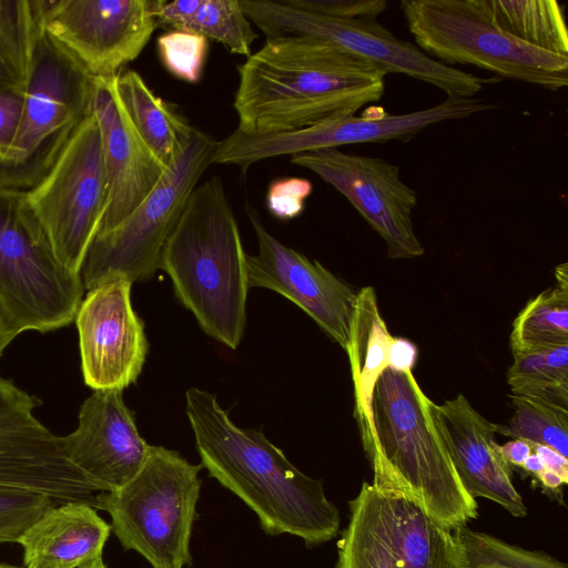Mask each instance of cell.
I'll return each instance as SVG.
<instances>
[{
	"mask_svg": "<svg viewBox=\"0 0 568 568\" xmlns=\"http://www.w3.org/2000/svg\"><path fill=\"white\" fill-rule=\"evenodd\" d=\"M237 130L280 133L354 113L384 94L386 73L329 42L306 36L266 39L237 67Z\"/></svg>",
	"mask_w": 568,
	"mask_h": 568,
	"instance_id": "1",
	"label": "cell"
},
{
	"mask_svg": "<svg viewBox=\"0 0 568 568\" xmlns=\"http://www.w3.org/2000/svg\"><path fill=\"white\" fill-rule=\"evenodd\" d=\"M185 413L201 465L255 513L264 532L308 546L337 536L339 511L322 481L296 468L262 432L236 426L213 394L196 387L185 393Z\"/></svg>",
	"mask_w": 568,
	"mask_h": 568,
	"instance_id": "2",
	"label": "cell"
},
{
	"mask_svg": "<svg viewBox=\"0 0 568 568\" xmlns=\"http://www.w3.org/2000/svg\"><path fill=\"white\" fill-rule=\"evenodd\" d=\"M432 405L412 371L387 367L373 394L375 436L364 449L378 493L410 498L453 531L477 518L478 506L455 470Z\"/></svg>",
	"mask_w": 568,
	"mask_h": 568,
	"instance_id": "3",
	"label": "cell"
},
{
	"mask_svg": "<svg viewBox=\"0 0 568 568\" xmlns=\"http://www.w3.org/2000/svg\"><path fill=\"white\" fill-rule=\"evenodd\" d=\"M245 258L223 183L211 176L193 190L163 248L161 268L203 331L232 349L246 324Z\"/></svg>",
	"mask_w": 568,
	"mask_h": 568,
	"instance_id": "4",
	"label": "cell"
},
{
	"mask_svg": "<svg viewBox=\"0 0 568 568\" xmlns=\"http://www.w3.org/2000/svg\"><path fill=\"white\" fill-rule=\"evenodd\" d=\"M202 468L175 450L151 446L134 477L97 494L94 508L111 516V530L122 547L139 552L152 568L190 567Z\"/></svg>",
	"mask_w": 568,
	"mask_h": 568,
	"instance_id": "5",
	"label": "cell"
},
{
	"mask_svg": "<svg viewBox=\"0 0 568 568\" xmlns=\"http://www.w3.org/2000/svg\"><path fill=\"white\" fill-rule=\"evenodd\" d=\"M94 77L44 30L33 42L21 121L0 159V185L29 191L50 171L73 133L92 113Z\"/></svg>",
	"mask_w": 568,
	"mask_h": 568,
	"instance_id": "6",
	"label": "cell"
},
{
	"mask_svg": "<svg viewBox=\"0 0 568 568\" xmlns=\"http://www.w3.org/2000/svg\"><path fill=\"white\" fill-rule=\"evenodd\" d=\"M84 292L58 258L28 197L0 185V310L17 335L68 326Z\"/></svg>",
	"mask_w": 568,
	"mask_h": 568,
	"instance_id": "7",
	"label": "cell"
},
{
	"mask_svg": "<svg viewBox=\"0 0 568 568\" xmlns=\"http://www.w3.org/2000/svg\"><path fill=\"white\" fill-rule=\"evenodd\" d=\"M399 8L415 44L445 65H474L550 91L568 84V55L513 38L476 0H402Z\"/></svg>",
	"mask_w": 568,
	"mask_h": 568,
	"instance_id": "8",
	"label": "cell"
},
{
	"mask_svg": "<svg viewBox=\"0 0 568 568\" xmlns=\"http://www.w3.org/2000/svg\"><path fill=\"white\" fill-rule=\"evenodd\" d=\"M216 141L195 129L186 148L164 175L119 225L98 233L81 267L84 290L104 283L150 280L161 268L163 248L206 169Z\"/></svg>",
	"mask_w": 568,
	"mask_h": 568,
	"instance_id": "9",
	"label": "cell"
},
{
	"mask_svg": "<svg viewBox=\"0 0 568 568\" xmlns=\"http://www.w3.org/2000/svg\"><path fill=\"white\" fill-rule=\"evenodd\" d=\"M246 17L266 39L306 36L329 42L387 73L426 82L446 95L473 98L498 78H481L445 65L402 40L376 19H339L294 8L283 0H240Z\"/></svg>",
	"mask_w": 568,
	"mask_h": 568,
	"instance_id": "10",
	"label": "cell"
},
{
	"mask_svg": "<svg viewBox=\"0 0 568 568\" xmlns=\"http://www.w3.org/2000/svg\"><path fill=\"white\" fill-rule=\"evenodd\" d=\"M29 201L61 263L81 275L108 199L101 135L93 113L84 119Z\"/></svg>",
	"mask_w": 568,
	"mask_h": 568,
	"instance_id": "11",
	"label": "cell"
},
{
	"mask_svg": "<svg viewBox=\"0 0 568 568\" xmlns=\"http://www.w3.org/2000/svg\"><path fill=\"white\" fill-rule=\"evenodd\" d=\"M497 108L477 98L447 95L440 103L419 111L390 115L355 116L326 121L280 133H245L235 129L216 142L213 163L237 165L243 173L260 161L357 143L408 142L423 129L459 120Z\"/></svg>",
	"mask_w": 568,
	"mask_h": 568,
	"instance_id": "12",
	"label": "cell"
},
{
	"mask_svg": "<svg viewBox=\"0 0 568 568\" xmlns=\"http://www.w3.org/2000/svg\"><path fill=\"white\" fill-rule=\"evenodd\" d=\"M159 0H44L42 26L94 78L118 75L158 28Z\"/></svg>",
	"mask_w": 568,
	"mask_h": 568,
	"instance_id": "13",
	"label": "cell"
},
{
	"mask_svg": "<svg viewBox=\"0 0 568 568\" xmlns=\"http://www.w3.org/2000/svg\"><path fill=\"white\" fill-rule=\"evenodd\" d=\"M40 400L0 376V485L42 493L57 504L94 507L101 493L67 458L62 437L34 415Z\"/></svg>",
	"mask_w": 568,
	"mask_h": 568,
	"instance_id": "14",
	"label": "cell"
},
{
	"mask_svg": "<svg viewBox=\"0 0 568 568\" xmlns=\"http://www.w3.org/2000/svg\"><path fill=\"white\" fill-rule=\"evenodd\" d=\"M291 163L314 172L345 196L385 241L389 258H413L424 253L412 222L417 194L402 181L397 165L338 148L294 154Z\"/></svg>",
	"mask_w": 568,
	"mask_h": 568,
	"instance_id": "15",
	"label": "cell"
},
{
	"mask_svg": "<svg viewBox=\"0 0 568 568\" xmlns=\"http://www.w3.org/2000/svg\"><path fill=\"white\" fill-rule=\"evenodd\" d=\"M245 211L258 245L257 254L245 258L248 288H267L292 301L346 351L358 291L320 262L281 243L250 203Z\"/></svg>",
	"mask_w": 568,
	"mask_h": 568,
	"instance_id": "16",
	"label": "cell"
},
{
	"mask_svg": "<svg viewBox=\"0 0 568 568\" xmlns=\"http://www.w3.org/2000/svg\"><path fill=\"white\" fill-rule=\"evenodd\" d=\"M132 283L116 280L88 291L74 322L81 368L93 390H122L133 384L145 362L144 323L131 303Z\"/></svg>",
	"mask_w": 568,
	"mask_h": 568,
	"instance_id": "17",
	"label": "cell"
},
{
	"mask_svg": "<svg viewBox=\"0 0 568 568\" xmlns=\"http://www.w3.org/2000/svg\"><path fill=\"white\" fill-rule=\"evenodd\" d=\"M61 437L67 458L100 491L115 490L131 480L151 449L122 390H94L80 407L75 429Z\"/></svg>",
	"mask_w": 568,
	"mask_h": 568,
	"instance_id": "18",
	"label": "cell"
},
{
	"mask_svg": "<svg viewBox=\"0 0 568 568\" xmlns=\"http://www.w3.org/2000/svg\"><path fill=\"white\" fill-rule=\"evenodd\" d=\"M114 78H94L92 113L100 130L108 184L98 233L125 220L168 170L134 129L115 91Z\"/></svg>",
	"mask_w": 568,
	"mask_h": 568,
	"instance_id": "19",
	"label": "cell"
},
{
	"mask_svg": "<svg viewBox=\"0 0 568 568\" xmlns=\"http://www.w3.org/2000/svg\"><path fill=\"white\" fill-rule=\"evenodd\" d=\"M432 410L467 493L474 498L493 500L515 517H525L527 508L513 483L511 467L495 440L494 423L480 415L463 394L440 405L433 402Z\"/></svg>",
	"mask_w": 568,
	"mask_h": 568,
	"instance_id": "20",
	"label": "cell"
},
{
	"mask_svg": "<svg viewBox=\"0 0 568 568\" xmlns=\"http://www.w3.org/2000/svg\"><path fill=\"white\" fill-rule=\"evenodd\" d=\"M109 525L80 501L55 504L22 534L24 568H80L102 557Z\"/></svg>",
	"mask_w": 568,
	"mask_h": 568,
	"instance_id": "21",
	"label": "cell"
},
{
	"mask_svg": "<svg viewBox=\"0 0 568 568\" xmlns=\"http://www.w3.org/2000/svg\"><path fill=\"white\" fill-rule=\"evenodd\" d=\"M379 495L393 568H462L452 530L408 497Z\"/></svg>",
	"mask_w": 568,
	"mask_h": 568,
	"instance_id": "22",
	"label": "cell"
},
{
	"mask_svg": "<svg viewBox=\"0 0 568 568\" xmlns=\"http://www.w3.org/2000/svg\"><path fill=\"white\" fill-rule=\"evenodd\" d=\"M393 336L381 315L372 286L357 293L355 313L347 349L354 386L355 418L363 447L375 436L372 402L375 386L388 367V351Z\"/></svg>",
	"mask_w": 568,
	"mask_h": 568,
	"instance_id": "23",
	"label": "cell"
},
{
	"mask_svg": "<svg viewBox=\"0 0 568 568\" xmlns=\"http://www.w3.org/2000/svg\"><path fill=\"white\" fill-rule=\"evenodd\" d=\"M114 85L134 129L159 161L169 168L182 154L195 128L155 95L136 71H121L114 78Z\"/></svg>",
	"mask_w": 568,
	"mask_h": 568,
	"instance_id": "24",
	"label": "cell"
},
{
	"mask_svg": "<svg viewBox=\"0 0 568 568\" xmlns=\"http://www.w3.org/2000/svg\"><path fill=\"white\" fill-rule=\"evenodd\" d=\"M489 20L513 38L554 54L568 55V31L555 0H476Z\"/></svg>",
	"mask_w": 568,
	"mask_h": 568,
	"instance_id": "25",
	"label": "cell"
},
{
	"mask_svg": "<svg viewBox=\"0 0 568 568\" xmlns=\"http://www.w3.org/2000/svg\"><path fill=\"white\" fill-rule=\"evenodd\" d=\"M351 517L338 542L337 568H393L381 495L364 481L349 503Z\"/></svg>",
	"mask_w": 568,
	"mask_h": 568,
	"instance_id": "26",
	"label": "cell"
},
{
	"mask_svg": "<svg viewBox=\"0 0 568 568\" xmlns=\"http://www.w3.org/2000/svg\"><path fill=\"white\" fill-rule=\"evenodd\" d=\"M44 0H0V90L24 91Z\"/></svg>",
	"mask_w": 568,
	"mask_h": 568,
	"instance_id": "27",
	"label": "cell"
},
{
	"mask_svg": "<svg viewBox=\"0 0 568 568\" xmlns=\"http://www.w3.org/2000/svg\"><path fill=\"white\" fill-rule=\"evenodd\" d=\"M513 354L568 345V282L531 298L513 322Z\"/></svg>",
	"mask_w": 568,
	"mask_h": 568,
	"instance_id": "28",
	"label": "cell"
},
{
	"mask_svg": "<svg viewBox=\"0 0 568 568\" xmlns=\"http://www.w3.org/2000/svg\"><path fill=\"white\" fill-rule=\"evenodd\" d=\"M506 377L513 395L568 409V345L514 355Z\"/></svg>",
	"mask_w": 568,
	"mask_h": 568,
	"instance_id": "29",
	"label": "cell"
},
{
	"mask_svg": "<svg viewBox=\"0 0 568 568\" xmlns=\"http://www.w3.org/2000/svg\"><path fill=\"white\" fill-rule=\"evenodd\" d=\"M513 415L506 424H494L496 433L532 445L550 447L568 458V409L526 396L510 395Z\"/></svg>",
	"mask_w": 568,
	"mask_h": 568,
	"instance_id": "30",
	"label": "cell"
},
{
	"mask_svg": "<svg viewBox=\"0 0 568 568\" xmlns=\"http://www.w3.org/2000/svg\"><path fill=\"white\" fill-rule=\"evenodd\" d=\"M452 532L460 549L462 568H568L545 552L510 545L467 525Z\"/></svg>",
	"mask_w": 568,
	"mask_h": 568,
	"instance_id": "31",
	"label": "cell"
},
{
	"mask_svg": "<svg viewBox=\"0 0 568 568\" xmlns=\"http://www.w3.org/2000/svg\"><path fill=\"white\" fill-rule=\"evenodd\" d=\"M186 32L217 41L232 53L246 58L258 37L240 0H202Z\"/></svg>",
	"mask_w": 568,
	"mask_h": 568,
	"instance_id": "32",
	"label": "cell"
},
{
	"mask_svg": "<svg viewBox=\"0 0 568 568\" xmlns=\"http://www.w3.org/2000/svg\"><path fill=\"white\" fill-rule=\"evenodd\" d=\"M55 504L42 493L0 485V544H18L28 527Z\"/></svg>",
	"mask_w": 568,
	"mask_h": 568,
	"instance_id": "33",
	"label": "cell"
},
{
	"mask_svg": "<svg viewBox=\"0 0 568 568\" xmlns=\"http://www.w3.org/2000/svg\"><path fill=\"white\" fill-rule=\"evenodd\" d=\"M164 68L187 83L200 81L209 51L207 39L193 32L171 30L158 38Z\"/></svg>",
	"mask_w": 568,
	"mask_h": 568,
	"instance_id": "34",
	"label": "cell"
},
{
	"mask_svg": "<svg viewBox=\"0 0 568 568\" xmlns=\"http://www.w3.org/2000/svg\"><path fill=\"white\" fill-rule=\"evenodd\" d=\"M312 183L303 178H281L271 182L266 193L270 213L281 220L294 219L302 213Z\"/></svg>",
	"mask_w": 568,
	"mask_h": 568,
	"instance_id": "35",
	"label": "cell"
},
{
	"mask_svg": "<svg viewBox=\"0 0 568 568\" xmlns=\"http://www.w3.org/2000/svg\"><path fill=\"white\" fill-rule=\"evenodd\" d=\"M288 6L339 19H376L386 0H283Z\"/></svg>",
	"mask_w": 568,
	"mask_h": 568,
	"instance_id": "36",
	"label": "cell"
},
{
	"mask_svg": "<svg viewBox=\"0 0 568 568\" xmlns=\"http://www.w3.org/2000/svg\"><path fill=\"white\" fill-rule=\"evenodd\" d=\"M24 91L0 90V159L10 151L21 121Z\"/></svg>",
	"mask_w": 568,
	"mask_h": 568,
	"instance_id": "37",
	"label": "cell"
},
{
	"mask_svg": "<svg viewBox=\"0 0 568 568\" xmlns=\"http://www.w3.org/2000/svg\"><path fill=\"white\" fill-rule=\"evenodd\" d=\"M202 0H159L154 11L159 26L172 28V30L186 31L193 20Z\"/></svg>",
	"mask_w": 568,
	"mask_h": 568,
	"instance_id": "38",
	"label": "cell"
},
{
	"mask_svg": "<svg viewBox=\"0 0 568 568\" xmlns=\"http://www.w3.org/2000/svg\"><path fill=\"white\" fill-rule=\"evenodd\" d=\"M417 346L409 339L393 337L388 351V367L395 371H412L417 361Z\"/></svg>",
	"mask_w": 568,
	"mask_h": 568,
	"instance_id": "39",
	"label": "cell"
},
{
	"mask_svg": "<svg viewBox=\"0 0 568 568\" xmlns=\"http://www.w3.org/2000/svg\"><path fill=\"white\" fill-rule=\"evenodd\" d=\"M532 452L542 460L545 468L568 479V458L544 445H532Z\"/></svg>",
	"mask_w": 568,
	"mask_h": 568,
	"instance_id": "40",
	"label": "cell"
},
{
	"mask_svg": "<svg viewBox=\"0 0 568 568\" xmlns=\"http://www.w3.org/2000/svg\"><path fill=\"white\" fill-rule=\"evenodd\" d=\"M499 452L510 467L517 466L521 468L532 453V447L526 440L511 439L504 445H499Z\"/></svg>",
	"mask_w": 568,
	"mask_h": 568,
	"instance_id": "41",
	"label": "cell"
},
{
	"mask_svg": "<svg viewBox=\"0 0 568 568\" xmlns=\"http://www.w3.org/2000/svg\"><path fill=\"white\" fill-rule=\"evenodd\" d=\"M537 479L541 483L542 488L549 491H558L567 483V479L546 468Z\"/></svg>",
	"mask_w": 568,
	"mask_h": 568,
	"instance_id": "42",
	"label": "cell"
},
{
	"mask_svg": "<svg viewBox=\"0 0 568 568\" xmlns=\"http://www.w3.org/2000/svg\"><path fill=\"white\" fill-rule=\"evenodd\" d=\"M18 335L14 333L10 323L3 315L0 310V358L4 352V349L9 346V344L17 337Z\"/></svg>",
	"mask_w": 568,
	"mask_h": 568,
	"instance_id": "43",
	"label": "cell"
},
{
	"mask_svg": "<svg viewBox=\"0 0 568 568\" xmlns=\"http://www.w3.org/2000/svg\"><path fill=\"white\" fill-rule=\"evenodd\" d=\"M521 468L537 478L545 470V465L539 456L532 452Z\"/></svg>",
	"mask_w": 568,
	"mask_h": 568,
	"instance_id": "44",
	"label": "cell"
},
{
	"mask_svg": "<svg viewBox=\"0 0 568 568\" xmlns=\"http://www.w3.org/2000/svg\"><path fill=\"white\" fill-rule=\"evenodd\" d=\"M80 568H106V567H105V565L103 562L102 557H100V558H97L93 561H90V562L85 564L84 566H82Z\"/></svg>",
	"mask_w": 568,
	"mask_h": 568,
	"instance_id": "45",
	"label": "cell"
},
{
	"mask_svg": "<svg viewBox=\"0 0 568 568\" xmlns=\"http://www.w3.org/2000/svg\"><path fill=\"white\" fill-rule=\"evenodd\" d=\"M0 568H18V567L0 564Z\"/></svg>",
	"mask_w": 568,
	"mask_h": 568,
	"instance_id": "46",
	"label": "cell"
}]
</instances>
